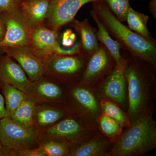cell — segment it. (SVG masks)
Returning <instances> with one entry per match:
<instances>
[{"label":"cell","mask_w":156,"mask_h":156,"mask_svg":"<svg viewBox=\"0 0 156 156\" xmlns=\"http://www.w3.org/2000/svg\"><path fill=\"white\" fill-rule=\"evenodd\" d=\"M102 0H49L47 27L58 31L62 27L71 22L84 5Z\"/></svg>","instance_id":"cell-12"},{"label":"cell","mask_w":156,"mask_h":156,"mask_svg":"<svg viewBox=\"0 0 156 156\" xmlns=\"http://www.w3.org/2000/svg\"></svg>","instance_id":"cell-35"},{"label":"cell","mask_w":156,"mask_h":156,"mask_svg":"<svg viewBox=\"0 0 156 156\" xmlns=\"http://www.w3.org/2000/svg\"><path fill=\"white\" fill-rule=\"evenodd\" d=\"M7 117L8 115L6 112L5 100L0 91V120Z\"/></svg>","instance_id":"cell-32"},{"label":"cell","mask_w":156,"mask_h":156,"mask_svg":"<svg viewBox=\"0 0 156 156\" xmlns=\"http://www.w3.org/2000/svg\"><path fill=\"white\" fill-rule=\"evenodd\" d=\"M149 8L154 17L156 18V0H151Z\"/></svg>","instance_id":"cell-34"},{"label":"cell","mask_w":156,"mask_h":156,"mask_svg":"<svg viewBox=\"0 0 156 156\" xmlns=\"http://www.w3.org/2000/svg\"><path fill=\"white\" fill-rule=\"evenodd\" d=\"M92 7L112 37L131 56L144 60L156 70V42L131 30L117 19L103 0L92 3Z\"/></svg>","instance_id":"cell-3"},{"label":"cell","mask_w":156,"mask_h":156,"mask_svg":"<svg viewBox=\"0 0 156 156\" xmlns=\"http://www.w3.org/2000/svg\"><path fill=\"white\" fill-rule=\"evenodd\" d=\"M23 0H0V12L6 13L19 9Z\"/></svg>","instance_id":"cell-28"},{"label":"cell","mask_w":156,"mask_h":156,"mask_svg":"<svg viewBox=\"0 0 156 156\" xmlns=\"http://www.w3.org/2000/svg\"><path fill=\"white\" fill-rule=\"evenodd\" d=\"M76 36L70 30H67L64 32L62 38V44L63 48H69L75 44Z\"/></svg>","instance_id":"cell-30"},{"label":"cell","mask_w":156,"mask_h":156,"mask_svg":"<svg viewBox=\"0 0 156 156\" xmlns=\"http://www.w3.org/2000/svg\"><path fill=\"white\" fill-rule=\"evenodd\" d=\"M39 145L46 156H69L70 147L58 140L40 136Z\"/></svg>","instance_id":"cell-25"},{"label":"cell","mask_w":156,"mask_h":156,"mask_svg":"<svg viewBox=\"0 0 156 156\" xmlns=\"http://www.w3.org/2000/svg\"><path fill=\"white\" fill-rule=\"evenodd\" d=\"M96 122L99 131L113 142L125 128L119 122L102 112L98 117Z\"/></svg>","instance_id":"cell-24"},{"label":"cell","mask_w":156,"mask_h":156,"mask_svg":"<svg viewBox=\"0 0 156 156\" xmlns=\"http://www.w3.org/2000/svg\"><path fill=\"white\" fill-rule=\"evenodd\" d=\"M32 82L21 66L7 54H0V83L9 84L26 93Z\"/></svg>","instance_id":"cell-16"},{"label":"cell","mask_w":156,"mask_h":156,"mask_svg":"<svg viewBox=\"0 0 156 156\" xmlns=\"http://www.w3.org/2000/svg\"><path fill=\"white\" fill-rule=\"evenodd\" d=\"M16 156H46L44 151L40 146L38 147L16 151Z\"/></svg>","instance_id":"cell-29"},{"label":"cell","mask_w":156,"mask_h":156,"mask_svg":"<svg viewBox=\"0 0 156 156\" xmlns=\"http://www.w3.org/2000/svg\"><path fill=\"white\" fill-rule=\"evenodd\" d=\"M98 131L96 122L76 113L40 131L39 135L66 143L71 148L89 139Z\"/></svg>","instance_id":"cell-4"},{"label":"cell","mask_w":156,"mask_h":156,"mask_svg":"<svg viewBox=\"0 0 156 156\" xmlns=\"http://www.w3.org/2000/svg\"><path fill=\"white\" fill-rule=\"evenodd\" d=\"M149 19V17L147 15L135 11L130 7L127 13L126 21L128 28L131 30L148 40L156 42L148 29Z\"/></svg>","instance_id":"cell-22"},{"label":"cell","mask_w":156,"mask_h":156,"mask_svg":"<svg viewBox=\"0 0 156 156\" xmlns=\"http://www.w3.org/2000/svg\"><path fill=\"white\" fill-rule=\"evenodd\" d=\"M156 71L144 60L131 55L128 58L126 69L128 99L127 112L131 125L154 104Z\"/></svg>","instance_id":"cell-1"},{"label":"cell","mask_w":156,"mask_h":156,"mask_svg":"<svg viewBox=\"0 0 156 156\" xmlns=\"http://www.w3.org/2000/svg\"><path fill=\"white\" fill-rule=\"evenodd\" d=\"M26 94L37 104H60L68 106L66 86L50 76L44 75L32 82Z\"/></svg>","instance_id":"cell-9"},{"label":"cell","mask_w":156,"mask_h":156,"mask_svg":"<svg viewBox=\"0 0 156 156\" xmlns=\"http://www.w3.org/2000/svg\"><path fill=\"white\" fill-rule=\"evenodd\" d=\"M39 131L26 128L9 117L0 120V141L6 147L16 151L39 146Z\"/></svg>","instance_id":"cell-7"},{"label":"cell","mask_w":156,"mask_h":156,"mask_svg":"<svg viewBox=\"0 0 156 156\" xmlns=\"http://www.w3.org/2000/svg\"><path fill=\"white\" fill-rule=\"evenodd\" d=\"M0 156H16V152L3 145L0 141Z\"/></svg>","instance_id":"cell-31"},{"label":"cell","mask_w":156,"mask_h":156,"mask_svg":"<svg viewBox=\"0 0 156 156\" xmlns=\"http://www.w3.org/2000/svg\"><path fill=\"white\" fill-rule=\"evenodd\" d=\"M74 114L76 113L66 105L37 104L34 118V127L40 132Z\"/></svg>","instance_id":"cell-15"},{"label":"cell","mask_w":156,"mask_h":156,"mask_svg":"<svg viewBox=\"0 0 156 156\" xmlns=\"http://www.w3.org/2000/svg\"><path fill=\"white\" fill-rule=\"evenodd\" d=\"M49 0H23L19 10L31 28L43 24L47 19Z\"/></svg>","instance_id":"cell-18"},{"label":"cell","mask_w":156,"mask_h":156,"mask_svg":"<svg viewBox=\"0 0 156 156\" xmlns=\"http://www.w3.org/2000/svg\"><path fill=\"white\" fill-rule=\"evenodd\" d=\"M116 63L109 51L99 43L97 50L89 55L79 82L93 89L112 71Z\"/></svg>","instance_id":"cell-8"},{"label":"cell","mask_w":156,"mask_h":156,"mask_svg":"<svg viewBox=\"0 0 156 156\" xmlns=\"http://www.w3.org/2000/svg\"><path fill=\"white\" fill-rule=\"evenodd\" d=\"M0 91L2 94L8 117H10L28 95L16 87L0 83Z\"/></svg>","instance_id":"cell-23"},{"label":"cell","mask_w":156,"mask_h":156,"mask_svg":"<svg viewBox=\"0 0 156 156\" xmlns=\"http://www.w3.org/2000/svg\"><path fill=\"white\" fill-rule=\"evenodd\" d=\"M66 87L69 98L68 106L76 113L84 115L96 122L102 111L99 100L93 89L79 82Z\"/></svg>","instance_id":"cell-10"},{"label":"cell","mask_w":156,"mask_h":156,"mask_svg":"<svg viewBox=\"0 0 156 156\" xmlns=\"http://www.w3.org/2000/svg\"><path fill=\"white\" fill-rule=\"evenodd\" d=\"M89 13L97 25V37L98 42L105 46L113 57L116 63H118L123 57L121 52V48L122 47V45L112 38L94 9H92Z\"/></svg>","instance_id":"cell-20"},{"label":"cell","mask_w":156,"mask_h":156,"mask_svg":"<svg viewBox=\"0 0 156 156\" xmlns=\"http://www.w3.org/2000/svg\"><path fill=\"white\" fill-rule=\"evenodd\" d=\"M5 53L14 58L25 72L31 82L45 74L44 60L36 56L28 46L13 47L3 49Z\"/></svg>","instance_id":"cell-14"},{"label":"cell","mask_w":156,"mask_h":156,"mask_svg":"<svg viewBox=\"0 0 156 156\" xmlns=\"http://www.w3.org/2000/svg\"><path fill=\"white\" fill-rule=\"evenodd\" d=\"M72 26L80 36L82 52L90 55L97 50L99 43L97 37V30L91 25L88 19L82 21L74 19Z\"/></svg>","instance_id":"cell-19"},{"label":"cell","mask_w":156,"mask_h":156,"mask_svg":"<svg viewBox=\"0 0 156 156\" xmlns=\"http://www.w3.org/2000/svg\"><path fill=\"white\" fill-rule=\"evenodd\" d=\"M155 104L143 112L114 142L109 156H140L156 147Z\"/></svg>","instance_id":"cell-2"},{"label":"cell","mask_w":156,"mask_h":156,"mask_svg":"<svg viewBox=\"0 0 156 156\" xmlns=\"http://www.w3.org/2000/svg\"><path fill=\"white\" fill-rule=\"evenodd\" d=\"M57 32L44 23L37 26L32 29L28 47L36 56L42 59L53 55L60 45Z\"/></svg>","instance_id":"cell-13"},{"label":"cell","mask_w":156,"mask_h":156,"mask_svg":"<svg viewBox=\"0 0 156 156\" xmlns=\"http://www.w3.org/2000/svg\"><path fill=\"white\" fill-rule=\"evenodd\" d=\"M89 55L83 52L69 55L53 54L43 59L45 74L66 86L80 81Z\"/></svg>","instance_id":"cell-5"},{"label":"cell","mask_w":156,"mask_h":156,"mask_svg":"<svg viewBox=\"0 0 156 156\" xmlns=\"http://www.w3.org/2000/svg\"><path fill=\"white\" fill-rule=\"evenodd\" d=\"M2 16L5 32L0 42V54L5 48L28 46L32 29L27 25L19 9L2 13Z\"/></svg>","instance_id":"cell-11"},{"label":"cell","mask_w":156,"mask_h":156,"mask_svg":"<svg viewBox=\"0 0 156 156\" xmlns=\"http://www.w3.org/2000/svg\"><path fill=\"white\" fill-rule=\"evenodd\" d=\"M111 11L121 22L126 21L128 10L130 8V0H103Z\"/></svg>","instance_id":"cell-27"},{"label":"cell","mask_w":156,"mask_h":156,"mask_svg":"<svg viewBox=\"0 0 156 156\" xmlns=\"http://www.w3.org/2000/svg\"><path fill=\"white\" fill-rule=\"evenodd\" d=\"M5 27L3 20L2 13L0 12V42L2 41L5 36Z\"/></svg>","instance_id":"cell-33"},{"label":"cell","mask_w":156,"mask_h":156,"mask_svg":"<svg viewBox=\"0 0 156 156\" xmlns=\"http://www.w3.org/2000/svg\"><path fill=\"white\" fill-rule=\"evenodd\" d=\"M99 102L102 113L119 122L124 128L130 127L131 122L128 113L117 103L106 98H101Z\"/></svg>","instance_id":"cell-26"},{"label":"cell","mask_w":156,"mask_h":156,"mask_svg":"<svg viewBox=\"0 0 156 156\" xmlns=\"http://www.w3.org/2000/svg\"><path fill=\"white\" fill-rule=\"evenodd\" d=\"M37 105V103L28 95L13 113L9 117L24 127L33 128L34 127V118Z\"/></svg>","instance_id":"cell-21"},{"label":"cell","mask_w":156,"mask_h":156,"mask_svg":"<svg viewBox=\"0 0 156 156\" xmlns=\"http://www.w3.org/2000/svg\"><path fill=\"white\" fill-rule=\"evenodd\" d=\"M113 143L98 131L89 139L71 147L69 156H109Z\"/></svg>","instance_id":"cell-17"},{"label":"cell","mask_w":156,"mask_h":156,"mask_svg":"<svg viewBox=\"0 0 156 156\" xmlns=\"http://www.w3.org/2000/svg\"><path fill=\"white\" fill-rule=\"evenodd\" d=\"M128 58L123 57L111 72L103 78L93 89L99 100L106 98L114 101L127 111L128 89L126 69Z\"/></svg>","instance_id":"cell-6"}]
</instances>
